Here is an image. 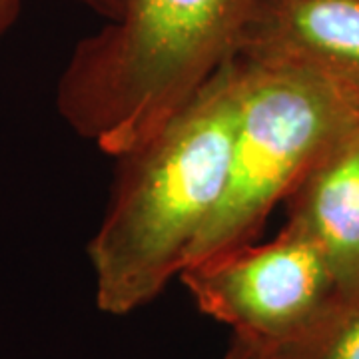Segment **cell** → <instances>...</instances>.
<instances>
[{"instance_id": "9", "label": "cell", "mask_w": 359, "mask_h": 359, "mask_svg": "<svg viewBox=\"0 0 359 359\" xmlns=\"http://www.w3.org/2000/svg\"><path fill=\"white\" fill-rule=\"evenodd\" d=\"M22 6V0H0V39L13 28Z\"/></svg>"}, {"instance_id": "2", "label": "cell", "mask_w": 359, "mask_h": 359, "mask_svg": "<svg viewBox=\"0 0 359 359\" xmlns=\"http://www.w3.org/2000/svg\"><path fill=\"white\" fill-rule=\"evenodd\" d=\"M257 2L120 0L66 62L56 86L62 120L106 154H126L236 56Z\"/></svg>"}, {"instance_id": "10", "label": "cell", "mask_w": 359, "mask_h": 359, "mask_svg": "<svg viewBox=\"0 0 359 359\" xmlns=\"http://www.w3.org/2000/svg\"><path fill=\"white\" fill-rule=\"evenodd\" d=\"M76 2L84 4L98 16H102L104 20H112L118 14V4H120V0H76Z\"/></svg>"}, {"instance_id": "4", "label": "cell", "mask_w": 359, "mask_h": 359, "mask_svg": "<svg viewBox=\"0 0 359 359\" xmlns=\"http://www.w3.org/2000/svg\"><path fill=\"white\" fill-rule=\"evenodd\" d=\"M180 280L202 313L283 353L316 334L347 297L320 248L290 224L271 242L190 264Z\"/></svg>"}, {"instance_id": "8", "label": "cell", "mask_w": 359, "mask_h": 359, "mask_svg": "<svg viewBox=\"0 0 359 359\" xmlns=\"http://www.w3.org/2000/svg\"><path fill=\"white\" fill-rule=\"evenodd\" d=\"M224 359H285V353L278 347L233 334V339Z\"/></svg>"}, {"instance_id": "6", "label": "cell", "mask_w": 359, "mask_h": 359, "mask_svg": "<svg viewBox=\"0 0 359 359\" xmlns=\"http://www.w3.org/2000/svg\"><path fill=\"white\" fill-rule=\"evenodd\" d=\"M287 222L320 248L346 295L359 290V124L311 166L285 200Z\"/></svg>"}, {"instance_id": "5", "label": "cell", "mask_w": 359, "mask_h": 359, "mask_svg": "<svg viewBox=\"0 0 359 359\" xmlns=\"http://www.w3.org/2000/svg\"><path fill=\"white\" fill-rule=\"evenodd\" d=\"M236 54L308 66L359 92V0H259Z\"/></svg>"}, {"instance_id": "3", "label": "cell", "mask_w": 359, "mask_h": 359, "mask_svg": "<svg viewBox=\"0 0 359 359\" xmlns=\"http://www.w3.org/2000/svg\"><path fill=\"white\" fill-rule=\"evenodd\" d=\"M240 108L222 202L184 268L252 244L269 212L359 124V92L308 66L238 56Z\"/></svg>"}, {"instance_id": "7", "label": "cell", "mask_w": 359, "mask_h": 359, "mask_svg": "<svg viewBox=\"0 0 359 359\" xmlns=\"http://www.w3.org/2000/svg\"><path fill=\"white\" fill-rule=\"evenodd\" d=\"M285 359H359V290L347 295L313 335Z\"/></svg>"}, {"instance_id": "1", "label": "cell", "mask_w": 359, "mask_h": 359, "mask_svg": "<svg viewBox=\"0 0 359 359\" xmlns=\"http://www.w3.org/2000/svg\"><path fill=\"white\" fill-rule=\"evenodd\" d=\"M240 90L233 56L150 138L120 156L112 200L88 244L100 311L128 316L182 273L226 192Z\"/></svg>"}]
</instances>
